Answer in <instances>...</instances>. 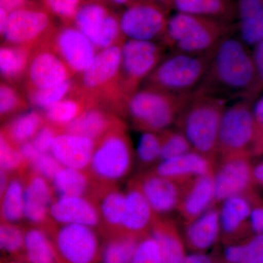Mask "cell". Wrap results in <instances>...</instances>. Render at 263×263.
Segmentation results:
<instances>
[{
    "label": "cell",
    "instance_id": "23",
    "mask_svg": "<svg viewBox=\"0 0 263 263\" xmlns=\"http://www.w3.org/2000/svg\"><path fill=\"white\" fill-rule=\"evenodd\" d=\"M216 167L212 160L193 151L160 161L152 171L164 177L186 182L197 176L214 174Z\"/></svg>",
    "mask_w": 263,
    "mask_h": 263
},
{
    "label": "cell",
    "instance_id": "31",
    "mask_svg": "<svg viewBox=\"0 0 263 263\" xmlns=\"http://www.w3.org/2000/svg\"><path fill=\"white\" fill-rule=\"evenodd\" d=\"M46 123L43 113L38 110H26L4 123L1 134L19 148L24 143L32 141Z\"/></svg>",
    "mask_w": 263,
    "mask_h": 263
},
{
    "label": "cell",
    "instance_id": "30",
    "mask_svg": "<svg viewBox=\"0 0 263 263\" xmlns=\"http://www.w3.org/2000/svg\"><path fill=\"white\" fill-rule=\"evenodd\" d=\"M252 204L247 196L237 195L226 199L219 209L221 233L224 239L238 238L247 228Z\"/></svg>",
    "mask_w": 263,
    "mask_h": 263
},
{
    "label": "cell",
    "instance_id": "33",
    "mask_svg": "<svg viewBox=\"0 0 263 263\" xmlns=\"http://www.w3.org/2000/svg\"><path fill=\"white\" fill-rule=\"evenodd\" d=\"M95 184L87 171L65 167L59 171L51 183L57 198L91 196Z\"/></svg>",
    "mask_w": 263,
    "mask_h": 263
},
{
    "label": "cell",
    "instance_id": "11",
    "mask_svg": "<svg viewBox=\"0 0 263 263\" xmlns=\"http://www.w3.org/2000/svg\"><path fill=\"white\" fill-rule=\"evenodd\" d=\"M253 100H238L227 106L219 133V157L226 158L240 154H253L256 138Z\"/></svg>",
    "mask_w": 263,
    "mask_h": 263
},
{
    "label": "cell",
    "instance_id": "40",
    "mask_svg": "<svg viewBox=\"0 0 263 263\" xmlns=\"http://www.w3.org/2000/svg\"><path fill=\"white\" fill-rule=\"evenodd\" d=\"M27 100L13 84L2 81L0 85V117L1 121L8 120L29 108Z\"/></svg>",
    "mask_w": 263,
    "mask_h": 263
},
{
    "label": "cell",
    "instance_id": "41",
    "mask_svg": "<svg viewBox=\"0 0 263 263\" xmlns=\"http://www.w3.org/2000/svg\"><path fill=\"white\" fill-rule=\"evenodd\" d=\"M160 161L193 152V147L182 132L176 128H167L160 132Z\"/></svg>",
    "mask_w": 263,
    "mask_h": 263
},
{
    "label": "cell",
    "instance_id": "36",
    "mask_svg": "<svg viewBox=\"0 0 263 263\" xmlns=\"http://www.w3.org/2000/svg\"><path fill=\"white\" fill-rule=\"evenodd\" d=\"M141 238L119 233L106 236L102 249L103 263H130Z\"/></svg>",
    "mask_w": 263,
    "mask_h": 263
},
{
    "label": "cell",
    "instance_id": "44",
    "mask_svg": "<svg viewBox=\"0 0 263 263\" xmlns=\"http://www.w3.org/2000/svg\"><path fill=\"white\" fill-rule=\"evenodd\" d=\"M24 228L15 223L1 221L0 247L2 251L17 255L24 250Z\"/></svg>",
    "mask_w": 263,
    "mask_h": 263
},
{
    "label": "cell",
    "instance_id": "3",
    "mask_svg": "<svg viewBox=\"0 0 263 263\" xmlns=\"http://www.w3.org/2000/svg\"><path fill=\"white\" fill-rule=\"evenodd\" d=\"M227 103L224 99L193 94L175 124L186 137L194 152L215 164L219 157V128Z\"/></svg>",
    "mask_w": 263,
    "mask_h": 263
},
{
    "label": "cell",
    "instance_id": "29",
    "mask_svg": "<svg viewBox=\"0 0 263 263\" xmlns=\"http://www.w3.org/2000/svg\"><path fill=\"white\" fill-rule=\"evenodd\" d=\"M149 234L158 245L161 263H181L185 250L176 223L171 219L157 216Z\"/></svg>",
    "mask_w": 263,
    "mask_h": 263
},
{
    "label": "cell",
    "instance_id": "22",
    "mask_svg": "<svg viewBox=\"0 0 263 263\" xmlns=\"http://www.w3.org/2000/svg\"><path fill=\"white\" fill-rule=\"evenodd\" d=\"M96 143L77 135L60 133L54 138L51 154L63 167L87 171Z\"/></svg>",
    "mask_w": 263,
    "mask_h": 263
},
{
    "label": "cell",
    "instance_id": "42",
    "mask_svg": "<svg viewBox=\"0 0 263 263\" xmlns=\"http://www.w3.org/2000/svg\"><path fill=\"white\" fill-rule=\"evenodd\" d=\"M0 166L1 170L11 174L23 175L29 170V164L19 148L0 134Z\"/></svg>",
    "mask_w": 263,
    "mask_h": 263
},
{
    "label": "cell",
    "instance_id": "51",
    "mask_svg": "<svg viewBox=\"0 0 263 263\" xmlns=\"http://www.w3.org/2000/svg\"><path fill=\"white\" fill-rule=\"evenodd\" d=\"M249 226L256 234H263V205L252 207Z\"/></svg>",
    "mask_w": 263,
    "mask_h": 263
},
{
    "label": "cell",
    "instance_id": "56",
    "mask_svg": "<svg viewBox=\"0 0 263 263\" xmlns=\"http://www.w3.org/2000/svg\"><path fill=\"white\" fill-rule=\"evenodd\" d=\"M117 5H125L126 7L134 3L136 0H110Z\"/></svg>",
    "mask_w": 263,
    "mask_h": 263
},
{
    "label": "cell",
    "instance_id": "35",
    "mask_svg": "<svg viewBox=\"0 0 263 263\" xmlns=\"http://www.w3.org/2000/svg\"><path fill=\"white\" fill-rule=\"evenodd\" d=\"M1 198V221L15 223L24 218V188L22 176L13 174Z\"/></svg>",
    "mask_w": 263,
    "mask_h": 263
},
{
    "label": "cell",
    "instance_id": "14",
    "mask_svg": "<svg viewBox=\"0 0 263 263\" xmlns=\"http://www.w3.org/2000/svg\"><path fill=\"white\" fill-rule=\"evenodd\" d=\"M45 43L56 52L75 76L86 70L97 54L96 48L89 38L70 24L57 27Z\"/></svg>",
    "mask_w": 263,
    "mask_h": 263
},
{
    "label": "cell",
    "instance_id": "4",
    "mask_svg": "<svg viewBox=\"0 0 263 263\" xmlns=\"http://www.w3.org/2000/svg\"><path fill=\"white\" fill-rule=\"evenodd\" d=\"M235 31L236 24L175 13L170 16L160 43L170 52L202 54L214 51L223 38Z\"/></svg>",
    "mask_w": 263,
    "mask_h": 263
},
{
    "label": "cell",
    "instance_id": "57",
    "mask_svg": "<svg viewBox=\"0 0 263 263\" xmlns=\"http://www.w3.org/2000/svg\"><path fill=\"white\" fill-rule=\"evenodd\" d=\"M154 1L157 2V3H160V4L164 5L166 8H167V6H168L171 0H154Z\"/></svg>",
    "mask_w": 263,
    "mask_h": 263
},
{
    "label": "cell",
    "instance_id": "13",
    "mask_svg": "<svg viewBox=\"0 0 263 263\" xmlns=\"http://www.w3.org/2000/svg\"><path fill=\"white\" fill-rule=\"evenodd\" d=\"M169 10L154 0H136L121 13V28L127 39L160 43L168 23Z\"/></svg>",
    "mask_w": 263,
    "mask_h": 263
},
{
    "label": "cell",
    "instance_id": "54",
    "mask_svg": "<svg viewBox=\"0 0 263 263\" xmlns=\"http://www.w3.org/2000/svg\"><path fill=\"white\" fill-rule=\"evenodd\" d=\"M254 182L263 186V161L253 167Z\"/></svg>",
    "mask_w": 263,
    "mask_h": 263
},
{
    "label": "cell",
    "instance_id": "15",
    "mask_svg": "<svg viewBox=\"0 0 263 263\" xmlns=\"http://www.w3.org/2000/svg\"><path fill=\"white\" fill-rule=\"evenodd\" d=\"M250 154H240L221 159L214 172V202H223L229 197L251 193L253 167Z\"/></svg>",
    "mask_w": 263,
    "mask_h": 263
},
{
    "label": "cell",
    "instance_id": "18",
    "mask_svg": "<svg viewBox=\"0 0 263 263\" xmlns=\"http://www.w3.org/2000/svg\"><path fill=\"white\" fill-rule=\"evenodd\" d=\"M136 178L154 212L160 216L179 209L185 189L193 180L181 182L160 176L152 171Z\"/></svg>",
    "mask_w": 263,
    "mask_h": 263
},
{
    "label": "cell",
    "instance_id": "16",
    "mask_svg": "<svg viewBox=\"0 0 263 263\" xmlns=\"http://www.w3.org/2000/svg\"><path fill=\"white\" fill-rule=\"evenodd\" d=\"M75 75L60 56L46 43L33 50L25 79L24 89L53 87Z\"/></svg>",
    "mask_w": 263,
    "mask_h": 263
},
{
    "label": "cell",
    "instance_id": "7",
    "mask_svg": "<svg viewBox=\"0 0 263 263\" xmlns=\"http://www.w3.org/2000/svg\"><path fill=\"white\" fill-rule=\"evenodd\" d=\"M133 158L127 124L123 122L97 142L87 171L95 183L118 184L130 173Z\"/></svg>",
    "mask_w": 263,
    "mask_h": 263
},
{
    "label": "cell",
    "instance_id": "58",
    "mask_svg": "<svg viewBox=\"0 0 263 263\" xmlns=\"http://www.w3.org/2000/svg\"><path fill=\"white\" fill-rule=\"evenodd\" d=\"M8 263H21V262H8Z\"/></svg>",
    "mask_w": 263,
    "mask_h": 263
},
{
    "label": "cell",
    "instance_id": "2",
    "mask_svg": "<svg viewBox=\"0 0 263 263\" xmlns=\"http://www.w3.org/2000/svg\"><path fill=\"white\" fill-rule=\"evenodd\" d=\"M122 46L101 50L86 70L74 78L70 95L83 99L89 108H103L122 119L128 118L129 99L120 83Z\"/></svg>",
    "mask_w": 263,
    "mask_h": 263
},
{
    "label": "cell",
    "instance_id": "43",
    "mask_svg": "<svg viewBox=\"0 0 263 263\" xmlns=\"http://www.w3.org/2000/svg\"><path fill=\"white\" fill-rule=\"evenodd\" d=\"M161 137L160 133L155 132H143L140 137L137 146V157L143 166L160 162Z\"/></svg>",
    "mask_w": 263,
    "mask_h": 263
},
{
    "label": "cell",
    "instance_id": "27",
    "mask_svg": "<svg viewBox=\"0 0 263 263\" xmlns=\"http://www.w3.org/2000/svg\"><path fill=\"white\" fill-rule=\"evenodd\" d=\"M186 226L185 238L189 247L196 252H204L219 239L221 233L219 210L212 206Z\"/></svg>",
    "mask_w": 263,
    "mask_h": 263
},
{
    "label": "cell",
    "instance_id": "34",
    "mask_svg": "<svg viewBox=\"0 0 263 263\" xmlns=\"http://www.w3.org/2000/svg\"><path fill=\"white\" fill-rule=\"evenodd\" d=\"M24 251L29 263H57L49 236L38 227L24 228Z\"/></svg>",
    "mask_w": 263,
    "mask_h": 263
},
{
    "label": "cell",
    "instance_id": "20",
    "mask_svg": "<svg viewBox=\"0 0 263 263\" xmlns=\"http://www.w3.org/2000/svg\"><path fill=\"white\" fill-rule=\"evenodd\" d=\"M124 194L125 212L123 233L142 238L149 233L157 215L142 191L136 177L128 182Z\"/></svg>",
    "mask_w": 263,
    "mask_h": 263
},
{
    "label": "cell",
    "instance_id": "46",
    "mask_svg": "<svg viewBox=\"0 0 263 263\" xmlns=\"http://www.w3.org/2000/svg\"><path fill=\"white\" fill-rule=\"evenodd\" d=\"M130 263H161L158 245L149 233L140 239Z\"/></svg>",
    "mask_w": 263,
    "mask_h": 263
},
{
    "label": "cell",
    "instance_id": "5",
    "mask_svg": "<svg viewBox=\"0 0 263 263\" xmlns=\"http://www.w3.org/2000/svg\"><path fill=\"white\" fill-rule=\"evenodd\" d=\"M192 95H175L144 86L131 97L128 117L137 130L160 133L176 124Z\"/></svg>",
    "mask_w": 263,
    "mask_h": 263
},
{
    "label": "cell",
    "instance_id": "8",
    "mask_svg": "<svg viewBox=\"0 0 263 263\" xmlns=\"http://www.w3.org/2000/svg\"><path fill=\"white\" fill-rule=\"evenodd\" d=\"M116 5L110 0H84L76 13L73 26L98 49L122 46L127 41Z\"/></svg>",
    "mask_w": 263,
    "mask_h": 263
},
{
    "label": "cell",
    "instance_id": "52",
    "mask_svg": "<svg viewBox=\"0 0 263 263\" xmlns=\"http://www.w3.org/2000/svg\"><path fill=\"white\" fill-rule=\"evenodd\" d=\"M181 263H214V259L208 254L203 252H197L187 255L186 254Z\"/></svg>",
    "mask_w": 263,
    "mask_h": 263
},
{
    "label": "cell",
    "instance_id": "9",
    "mask_svg": "<svg viewBox=\"0 0 263 263\" xmlns=\"http://www.w3.org/2000/svg\"><path fill=\"white\" fill-rule=\"evenodd\" d=\"M54 16L41 2L33 0L9 13L2 37L5 43L34 49L56 29Z\"/></svg>",
    "mask_w": 263,
    "mask_h": 263
},
{
    "label": "cell",
    "instance_id": "10",
    "mask_svg": "<svg viewBox=\"0 0 263 263\" xmlns=\"http://www.w3.org/2000/svg\"><path fill=\"white\" fill-rule=\"evenodd\" d=\"M43 230L51 240L57 263H95L101 257L98 230L53 220Z\"/></svg>",
    "mask_w": 263,
    "mask_h": 263
},
{
    "label": "cell",
    "instance_id": "17",
    "mask_svg": "<svg viewBox=\"0 0 263 263\" xmlns=\"http://www.w3.org/2000/svg\"><path fill=\"white\" fill-rule=\"evenodd\" d=\"M24 188V218L32 226L43 229L51 222L50 208L56 200L49 181L29 169L22 175Z\"/></svg>",
    "mask_w": 263,
    "mask_h": 263
},
{
    "label": "cell",
    "instance_id": "39",
    "mask_svg": "<svg viewBox=\"0 0 263 263\" xmlns=\"http://www.w3.org/2000/svg\"><path fill=\"white\" fill-rule=\"evenodd\" d=\"M74 78L61 84L43 89H32L25 91L27 101L32 106L42 108H48L53 104L61 101L70 96L73 89Z\"/></svg>",
    "mask_w": 263,
    "mask_h": 263
},
{
    "label": "cell",
    "instance_id": "12",
    "mask_svg": "<svg viewBox=\"0 0 263 263\" xmlns=\"http://www.w3.org/2000/svg\"><path fill=\"white\" fill-rule=\"evenodd\" d=\"M166 50L160 42L129 39L124 43L120 83L129 100L165 56Z\"/></svg>",
    "mask_w": 263,
    "mask_h": 263
},
{
    "label": "cell",
    "instance_id": "38",
    "mask_svg": "<svg viewBox=\"0 0 263 263\" xmlns=\"http://www.w3.org/2000/svg\"><path fill=\"white\" fill-rule=\"evenodd\" d=\"M227 263H263V234H256L243 245L228 246L223 253Z\"/></svg>",
    "mask_w": 263,
    "mask_h": 263
},
{
    "label": "cell",
    "instance_id": "1",
    "mask_svg": "<svg viewBox=\"0 0 263 263\" xmlns=\"http://www.w3.org/2000/svg\"><path fill=\"white\" fill-rule=\"evenodd\" d=\"M193 94L255 101L261 93L252 51L237 31L217 45L203 80Z\"/></svg>",
    "mask_w": 263,
    "mask_h": 263
},
{
    "label": "cell",
    "instance_id": "32",
    "mask_svg": "<svg viewBox=\"0 0 263 263\" xmlns=\"http://www.w3.org/2000/svg\"><path fill=\"white\" fill-rule=\"evenodd\" d=\"M32 48L4 43L0 50V68L5 82L14 85L25 79Z\"/></svg>",
    "mask_w": 263,
    "mask_h": 263
},
{
    "label": "cell",
    "instance_id": "28",
    "mask_svg": "<svg viewBox=\"0 0 263 263\" xmlns=\"http://www.w3.org/2000/svg\"><path fill=\"white\" fill-rule=\"evenodd\" d=\"M237 34L249 48L263 39V0H235Z\"/></svg>",
    "mask_w": 263,
    "mask_h": 263
},
{
    "label": "cell",
    "instance_id": "53",
    "mask_svg": "<svg viewBox=\"0 0 263 263\" xmlns=\"http://www.w3.org/2000/svg\"><path fill=\"white\" fill-rule=\"evenodd\" d=\"M33 0H0V8H3L8 13L13 10L25 6Z\"/></svg>",
    "mask_w": 263,
    "mask_h": 263
},
{
    "label": "cell",
    "instance_id": "6",
    "mask_svg": "<svg viewBox=\"0 0 263 263\" xmlns=\"http://www.w3.org/2000/svg\"><path fill=\"white\" fill-rule=\"evenodd\" d=\"M214 51L202 54L170 52L147 78L144 86L175 95L193 94L206 74Z\"/></svg>",
    "mask_w": 263,
    "mask_h": 263
},
{
    "label": "cell",
    "instance_id": "50",
    "mask_svg": "<svg viewBox=\"0 0 263 263\" xmlns=\"http://www.w3.org/2000/svg\"><path fill=\"white\" fill-rule=\"evenodd\" d=\"M252 57L258 79L259 89L263 91V39L252 48Z\"/></svg>",
    "mask_w": 263,
    "mask_h": 263
},
{
    "label": "cell",
    "instance_id": "25",
    "mask_svg": "<svg viewBox=\"0 0 263 263\" xmlns=\"http://www.w3.org/2000/svg\"><path fill=\"white\" fill-rule=\"evenodd\" d=\"M124 122L122 118L103 108L94 107L85 110L62 129V133L77 135L97 143L112 129Z\"/></svg>",
    "mask_w": 263,
    "mask_h": 263
},
{
    "label": "cell",
    "instance_id": "19",
    "mask_svg": "<svg viewBox=\"0 0 263 263\" xmlns=\"http://www.w3.org/2000/svg\"><path fill=\"white\" fill-rule=\"evenodd\" d=\"M50 216L58 224H80L103 231L98 204L91 196L58 197L50 208Z\"/></svg>",
    "mask_w": 263,
    "mask_h": 263
},
{
    "label": "cell",
    "instance_id": "21",
    "mask_svg": "<svg viewBox=\"0 0 263 263\" xmlns=\"http://www.w3.org/2000/svg\"><path fill=\"white\" fill-rule=\"evenodd\" d=\"M91 197L98 204L103 224L101 234L106 237L123 233L125 194L121 191L118 185L96 183Z\"/></svg>",
    "mask_w": 263,
    "mask_h": 263
},
{
    "label": "cell",
    "instance_id": "45",
    "mask_svg": "<svg viewBox=\"0 0 263 263\" xmlns=\"http://www.w3.org/2000/svg\"><path fill=\"white\" fill-rule=\"evenodd\" d=\"M84 0H40L41 3L63 24L73 25V21L79 7Z\"/></svg>",
    "mask_w": 263,
    "mask_h": 263
},
{
    "label": "cell",
    "instance_id": "37",
    "mask_svg": "<svg viewBox=\"0 0 263 263\" xmlns=\"http://www.w3.org/2000/svg\"><path fill=\"white\" fill-rule=\"evenodd\" d=\"M89 108L83 99L78 97H67L43 110L46 122L62 133V129Z\"/></svg>",
    "mask_w": 263,
    "mask_h": 263
},
{
    "label": "cell",
    "instance_id": "49",
    "mask_svg": "<svg viewBox=\"0 0 263 263\" xmlns=\"http://www.w3.org/2000/svg\"><path fill=\"white\" fill-rule=\"evenodd\" d=\"M253 114L256 128L253 154L258 155L263 152V94L254 102Z\"/></svg>",
    "mask_w": 263,
    "mask_h": 263
},
{
    "label": "cell",
    "instance_id": "55",
    "mask_svg": "<svg viewBox=\"0 0 263 263\" xmlns=\"http://www.w3.org/2000/svg\"><path fill=\"white\" fill-rule=\"evenodd\" d=\"M8 15L9 13L5 11L3 8H0V32L1 34L4 32L5 26L8 22Z\"/></svg>",
    "mask_w": 263,
    "mask_h": 263
},
{
    "label": "cell",
    "instance_id": "47",
    "mask_svg": "<svg viewBox=\"0 0 263 263\" xmlns=\"http://www.w3.org/2000/svg\"><path fill=\"white\" fill-rule=\"evenodd\" d=\"M63 167L52 154H42L29 164V169L52 183L59 171Z\"/></svg>",
    "mask_w": 263,
    "mask_h": 263
},
{
    "label": "cell",
    "instance_id": "24",
    "mask_svg": "<svg viewBox=\"0 0 263 263\" xmlns=\"http://www.w3.org/2000/svg\"><path fill=\"white\" fill-rule=\"evenodd\" d=\"M214 175L205 174L194 178L185 189L178 210L186 226L214 205L215 195Z\"/></svg>",
    "mask_w": 263,
    "mask_h": 263
},
{
    "label": "cell",
    "instance_id": "48",
    "mask_svg": "<svg viewBox=\"0 0 263 263\" xmlns=\"http://www.w3.org/2000/svg\"><path fill=\"white\" fill-rule=\"evenodd\" d=\"M58 129L46 122L31 141L41 154H51L52 145L57 135Z\"/></svg>",
    "mask_w": 263,
    "mask_h": 263
},
{
    "label": "cell",
    "instance_id": "26",
    "mask_svg": "<svg viewBox=\"0 0 263 263\" xmlns=\"http://www.w3.org/2000/svg\"><path fill=\"white\" fill-rule=\"evenodd\" d=\"M169 10L176 13L214 19L224 23L236 24L235 0H171Z\"/></svg>",
    "mask_w": 263,
    "mask_h": 263
}]
</instances>
